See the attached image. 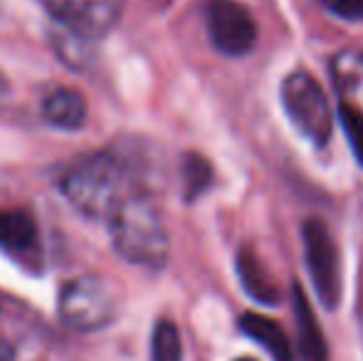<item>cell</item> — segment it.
Wrapping results in <instances>:
<instances>
[{
	"mask_svg": "<svg viewBox=\"0 0 363 361\" xmlns=\"http://www.w3.org/2000/svg\"><path fill=\"white\" fill-rule=\"evenodd\" d=\"M319 3L321 8L341 20H349V23L363 20V0H319Z\"/></svg>",
	"mask_w": 363,
	"mask_h": 361,
	"instance_id": "obj_17",
	"label": "cell"
},
{
	"mask_svg": "<svg viewBox=\"0 0 363 361\" xmlns=\"http://www.w3.org/2000/svg\"><path fill=\"white\" fill-rule=\"evenodd\" d=\"M235 361H257V359H252V357H240V359H235Z\"/></svg>",
	"mask_w": 363,
	"mask_h": 361,
	"instance_id": "obj_20",
	"label": "cell"
},
{
	"mask_svg": "<svg viewBox=\"0 0 363 361\" xmlns=\"http://www.w3.org/2000/svg\"><path fill=\"white\" fill-rule=\"evenodd\" d=\"M131 181L134 174L129 164L111 151H104V154H89L74 161L62 176L60 188L79 213L109 221L121 201L134 191Z\"/></svg>",
	"mask_w": 363,
	"mask_h": 361,
	"instance_id": "obj_2",
	"label": "cell"
},
{
	"mask_svg": "<svg viewBox=\"0 0 363 361\" xmlns=\"http://www.w3.org/2000/svg\"><path fill=\"white\" fill-rule=\"evenodd\" d=\"M43 116L57 129H79L86 121V101L79 91L69 87H57L45 96Z\"/></svg>",
	"mask_w": 363,
	"mask_h": 361,
	"instance_id": "obj_12",
	"label": "cell"
},
{
	"mask_svg": "<svg viewBox=\"0 0 363 361\" xmlns=\"http://www.w3.org/2000/svg\"><path fill=\"white\" fill-rule=\"evenodd\" d=\"M331 82L336 87L341 104L363 111V52L361 50H341L331 57Z\"/></svg>",
	"mask_w": 363,
	"mask_h": 361,
	"instance_id": "obj_9",
	"label": "cell"
},
{
	"mask_svg": "<svg viewBox=\"0 0 363 361\" xmlns=\"http://www.w3.org/2000/svg\"><path fill=\"white\" fill-rule=\"evenodd\" d=\"M301 243H304L306 272L316 289V297L326 309H336L341 299V267L334 235L324 221L309 218L301 226Z\"/></svg>",
	"mask_w": 363,
	"mask_h": 361,
	"instance_id": "obj_5",
	"label": "cell"
},
{
	"mask_svg": "<svg viewBox=\"0 0 363 361\" xmlns=\"http://www.w3.org/2000/svg\"><path fill=\"white\" fill-rule=\"evenodd\" d=\"M109 231L114 250L131 265L161 270L168 262L171 240L166 223L148 193L131 191L111 213Z\"/></svg>",
	"mask_w": 363,
	"mask_h": 361,
	"instance_id": "obj_1",
	"label": "cell"
},
{
	"mask_svg": "<svg viewBox=\"0 0 363 361\" xmlns=\"http://www.w3.org/2000/svg\"><path fill=\"white\" fill-rule=\"evenodd\" d=\"M62 28L89 40L104 38L121 18L124 0H43Z\"/></svg>",
	"mask_w": 363,
	"mask_h": 361,
	"instance_id": "obj_7",
	"label": "cell"
},
{
	"mask_svg": "<svg viewBox=\"0 0 363 361\" xmlns=\"http://www.w3.org/2000/svg\"><path fill=\"white\" fill-rule=\"evenodd\" d=\"M240 329H242L252 342H257L274 361L294 359L287 332H284L282 324H277L274 319L264 317V314H259V312H245L242 317H240Z\"/></svg>",
	"mask_w": 363,
	"mask_h": 361,
	"instance_id": "obj_11",
	"label": "cell"
},
{
	"mask_svg": "<svg viewBox=\"0 0 363 361\" xmlns=\"http://www.w3.org/2000/svg\"><path fill=\"white\" fill-rule=\"evenodd\" d=\"M213 181V169L201 154H186L183 156V193L186 201H196L198 196L208 191Z\"/></svg>",
	"mask_w": 363,
	"mask_h": 361,
	"instance_id": "obj_15",
	"label": "cell"
},
{
	"mask_svg": "<svg viewBox=\"0 0 363 361\" xmlns=\"http://www.w3.org/2000/svg\"><path fill=\"white\" fill-rule=\"evenodd\" d=\"M339 119H341V126H344L346 139H349L351 151H354L356 161H359L363 169V111H356V109H351V106L341 104Z\"/></svg>",
	"mask_w": 363,
	"mask_h": 361,
	"instance_id": "obj_16",
	"label": "cell"
},
{
	"mask_svg": "<svg viewBox=\"0 0 363 361\" xmlns=\"http://www.w3.org/2000/svg\"><path fill=\"white\" fill-rule=\"evenodd\" d=\"M282 106L294 129L314 146H326L334 131V111L329 96L306 70H294L282 82Z\"/></svg>",
	"mask_w": 363,
	"mask_h": 361,
	"instance_id": "obj_3",
	"label": "cell"
},
{
	"mask_svg": "<svg viewBox=\"0 0 363 361\" xmlns=\"http://www.w3.org/2000/svg\"><path fill=\"white\" fill-rule=\"evenodd\" d=\"M206 30L213 48L228 57H242L257 45V23L235 0H206Z\"/></svg>",
	"mask_w": 363,
	"mask_h": 361,
	"instance_id": "obj_6",
	"label": "cell"
},
{
	"mask_svg": "<svg viewBox=\"0 0 363 361\" xmlns=\"http://www.w3.org/2000/svg\"><path fill=\"white\" fill-rule=\"evenodd\" d=\"M235 270H238L240 284L247 292L250 299H255L257 304H267L274 307L282 299L277 282L272 279V274L264 270V265L259 262V257L255 255V250L250 248H240L238 257H235Z\"/></svg>",
	"mask_w": 363,
	"mask_h": 361,
	"instance_id": "obj_10",
	"label": "cell"
},
{
	"mask_svg": "<svg viewBox=\"0 0 363 361\" xmlns=\"http://www.w3.org/2000/svg\"><path fill=\"white\" fill-rule=\"evenodd\" d=\"M38 245V223L25 211H0V248L25 255Z\"/></svg>",
	"mask_w": 363,
	"mask_h": 361,
	"instance_id": "obj_13",
	"label": "cell"
},
{
	"mask_svg": "<svg viewBox=\"0 0 363 361\" xmlns=\"http://www.w3.org/2000/svg\"><path fill=\"white\" fill-rule=\"evenodd\" d=\"M5 96H8V82H5V77L0 74V101H3Z\"/></svg>",
	"mask_w": 363,
	"mask_h": 361,
	"instance_id": "obj_19",
	"label": "cell"
},
{
	"mask_svg": "<svg viewBox=\"0 0 363 361\" xmlns=\"http://www.w3.org/2000/svg\"><path fill=\"white\" fill-rule=\"evenodd\" d=\"M15 359V347L5 339H0V361H13Z\"/></svg>",
	"mask_w": 363,
	"mask_h": 361,
	"instance_id": "obj_18",
	"label": "cell"
},
{
	"mask_svg": "<svg viewBox=\"0 0 363 361\" xmlns=\"http://www.w3.org/2000/svg\"><path fill=\"white\" fill-rule=\"evenodd\" d=\"M151 361H183L181 332L171 319H158L151 334Z\"/></svg>",
	"mask_w": 363,
	"mask_h": 361,
	"instance_id": "obj_14",
	"label": "cell"
},
{
	"mask_svg": "<svg viewBox=\"0 0 363 361\" xmlns=\"http://www.w3.org/2000/svg\"><path fill=\"white\" fill-rule=\"evenodd\" d=\"M60 319L74 332H96L114 319V292L101 277L79 274L60 289Z\"/></svg>",
	"mask_w": 363,
	"mask_h": 361,
	"instance_id": "obj_4",
	"label": "cell"
},
{
	"mask_svg": "<svg viewBox=\"0 0 363 361\" xmlns=\"http://www.w3.org/2000/svg\"><path fill=\"white\" fill-rule=\"evenodd\" d=\"M291 309H294L296 332H299V359L301 361H329V344L319 327L316 312L311 309L299 282L291 284Z\"/></svg>",
	"mask_w": 363,
	"mask_h": 361,
	"instance_id": "obj_8",
	"label": "cell"
}]
</instances>
